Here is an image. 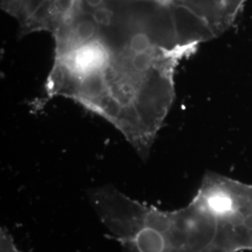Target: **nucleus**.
Masks as SVG:
<instances>
[{
    "mask_svg": "<svg viewBox=\"0 0 252 252\" xmlns=\"http://www.w3.org/2000/svg\"><path fill=\"white\" fill-rule=\"evenodd\" d=\"M102 35L107 62L80 78L47 81V94L107 120L146 162L175 98L177 68L198 47L182 46L172 9L152 1L119 4Z\"/></svg>",
    "mask_w": 252,
    "mask_h": 252,
    "instance_id": "1",
    "label": "nucleus"
},
{
    "mask_svg": "<svg viewBox=\"0 0 252 252\" xmlns=\"http://www.w3.org/2000/svg\"><path fill=\"white\" fill-rule=\"evenodd\" d=\"M10 1H11V0H1V6L3 7V6H5V5H7Z\"/></svg>",
    "mask_w": 252,
    "mask_h": 252,
    "instance_id": "7",
    "label": "nucleus"
},
{
    "mask_svg": "<svg viewBox=\"0 0 252 252\" xmlns=\"http://www.w3.org/2000/svg\"><path fill=\"white\" fill-rule=\"evenodd\" d=\"M199 189L216 210L220 252L252 251V185L208 172Z\"/></svg>",
    "mask_w": 252,
    "mask_h": 252,
    "instance_id": "3",
    "label": "nucleus"
},
{
    "mask_svg": "<svg viewBox=\"0 0 252 252\" xmlns=\"http://www.w3.org/2000/svg\"><path fill=\"white\" fill-rule=\"evenodd\" d=\"M247 0H176L173 10L204 41L233 25Z\"/></svg>",
    "mask_w": 252,
    "mask_h": 252,
    "instance_id": "4",
    "label": "nucleus"
},
{
    "mask_svg": "<svg viewBox=\"0 0 252 252\" xmlns=\"http://www.w3.org/2000/svg\"><path fill=\"white\" fill-rule=\"evenodd\" d=\"M100 221L122 252H220V224L198 189L186 207L165 211L127 196L112 185L88 192Z\"/></svg>",
    "mask_w": 252,
    "mask_h": 252,
    "instance_id": "2",
    "label": "nucleus"
},
{
    "mask_svg": "<svg viewBox=\"0 0 252 252\" xmlns=\"http://www.w3.org/2000/svg\"><path fill=\"white\" fill-rule=\"evenodd\" d=\"M0 252H23L19 250L13 237L5 228L0 230Z\"/></svg>",
    "mask_w": 252,
    "mask_h": 252,
    "instance_id": "6",
    "label": "nucleus"
},
{
    "mask_svg": "<svg viewBox=\"0 0 252 252\" xmlns=\"http://www.w3.org/2000/svg\"><path fill=\"white\" fill-rule=\"evenodd\" d=\"M102 35L98 24L91 12L81 9L71 21L59 28L54 36L55 55L66 54Z\"/></svg>",
    "mask_w": 252,
    "mask_h": 252,
    "instance_id": "5",
    "label": "nucleus"
}]
</instances>
